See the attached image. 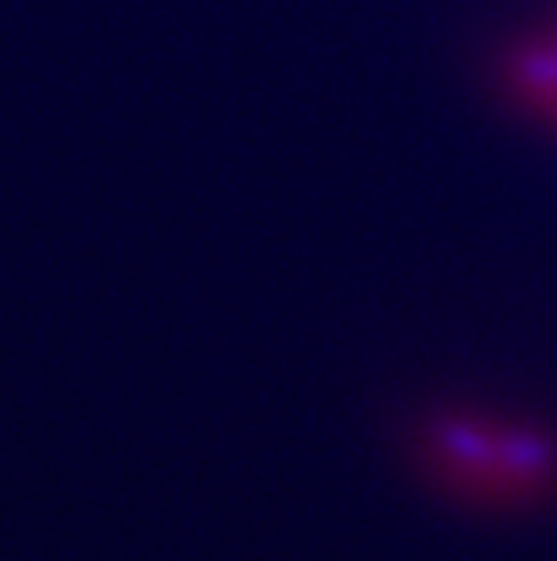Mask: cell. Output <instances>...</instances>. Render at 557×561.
I'll return each instance as SVG.
<instances>
[{
    "label": "cell",
    "mask_w": 557,
    "mask_h": 561,
    "mask_svg": "<svg viewBox=\"0 0 557 561\" xmlns=\"http://www.w3.org/2000/svg\"><path fill=\"white\" fill-rule=\"evenodd\" d=\"M430 457L440 481L477 501H524L547 484V447L518 427L480 417L437 421L430 431Z\"/></svg>",
    "instance_id": "6da1fadb"
},
{
    "label": "cell",
    "mask_w": 557,
    "mask_h": 561,
    "mask_svg": "<svg viewBox=\"0 0 557 561\" xmlns=\"http://www.w3.org/2000/svg\"><path fill=\"white\" fill-rule=\"evenodd\" d=\"M494 81L518 112L557 128V24L514 37L497 55Z\"/></svg>",
    "instance_id": "7a4b0ae2"
}]
</instances>
